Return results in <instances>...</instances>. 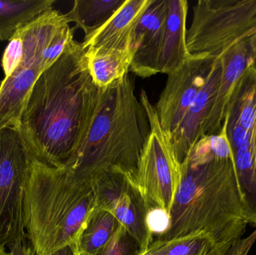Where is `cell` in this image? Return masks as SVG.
<instances>
[{
    "label": "cell",
    "instance_id": "1",
    "mask_svg": "<svg viewBox=\"0 0 256 255\" xmlns=\"http://www.w3.org/2000/svg\"><path fill=\"white\" fill-rule=\"evenodd\" d=\"M103 89L93 82L86 49L75 40L40 73L21 117L18 129L34 157L66 167L90 130Z\"/></svg>",
    "mask_w": 256,
    "mask_h": 255
},
{
    "label": "cell",
    "instance_id": "2",
    "mask_svg": "<svg viewBox=\"0 0 256 255\" xmlns=\"http://www.w3.org/2000/svg\"><path fill=\"white\" fill-rule=\"evenodd\" d=\"M180 169L182 182L168 229L154 240L168 244L206 236L230 250L252 226L233 159L218 157L204 136L191 148Z\"/></svg>",
    "mask_w": 256,
    "mask_h": 255
},
{
    "label": "cell",
    "instance_id": "3",
    "mask_svg": "<svg viewBox=\"0 0 256 255\" xmlns=\"http://www.w3.org/2000/svg\"><path fill=\"white\" fill-rule=\"evenodd\" d=\"M97 207L90 178L68 167L38 160L30 163L24 188V224L36 255H49L78 244L88 217Z\"/></svg>",
    "mask_w": 256,
    "mask_h": 255
},
{
    "label": "cell",
    "instance_id": "4",
    "mask_svg": "<svg viewBox=\"0 0 256 255\" xmlns=\"http://www.w3.org/2000/svg\"><path fill=\"white\" fill-rule=\"evenodd\" d=\"M150 131L147 112L128 72L104 88L90 130L66 167L81 178L118 172L136 185L137 168Z\"/></svg>",
    "mask_w": 256,
    "mask_h": 255
},
{
    "label": "cell",
    "instance_id": "5",
    "mask_svg": "<svg viewBox=\"0 0 256 255\" xmlns=\"http://www.w3.org/2000/svg\"><path fill=\"white\" fill-rule=\"evenodd\" d=\"M256 33V0H200L186 32L190 54L220 58Z\"/></svg>",
    "mask_w": 256,
    "mask_h": 255
},
{
    "label": "cell",
    "instance_id": "6",
    "mask_svg": "<svg viewBox=\"0 0 256 255\" xmlns=\"http://www.w3.org/2000/svg\"><path fill=\"white\" fill-rule=\"evenodd\" d=\"M140 101L147 112L150 131L138 162L136 184L149 209H162L170 215L182 182L180 163L171 136L161 127L144 90H142Z\"/></svg>",
    "mask_w": 256,
    "mask_h": 255
},
{
    "label": "cell",
    "instance_id": "7",
    "mask_svg": "<svg viewBox=\"0 0 256 255\" xmlns=\"http://www.w3.org/2000/svg\"><path fill=\"white\" fill-rule=\"evenodd\" d=\"M33 156L19 129L0 130V250L27 239L24 188Z\"/></svg>",
    "mask_w": 256,
    "mask_h": 255
},
{
    "label": "cell",
    "instance_id": "8",
    "mask_svg": "<svg viewBox=\"0 0 256 255\" xmlns=\"http://www.w3.org/2000/svg\"><path fill=\"white\" fill-rule=\"evenodd\" d=\"M90 178L97 207L111 213L136 241L141 254L146 253L154 235L148 226L150 209L138 187L118 172H99Z\"/></svg>",
    "mask_w": 256,
    "mask_h": 255
},
{
    "label": "cell",
    "instance_id": "9",
    "mask_svg": "<svg viewBox=\"0 0 256 255\" xmlns=\"http://www.w3.org/2000/svg\"><path fill=\"white\" fill-rule=\"evenodd\" d=\"M222 127L236 171H250L256 178V63L248 67L234 85Z\"/></svg>",
    "mask_w": 256,
    "mask_h": 255
},
{
    "label": "cell",
    "instance_id": "10",
    "mask_svg": "<svg viewBox=\"0 0 256 255\" xmlns=\"http://www.w3.org/2000/svg\"><path fill=\"white\" fill-rule=\"evenodd\" d=\"M216 58L204 54H191L178 70L168 75L154 107L161 127L170 136L192 106Z\"/></svg>",
    "mask_w": 256,
    "mask_h": 255
},
{
    "label": "cell",
    "instance_id": "11",
    "mask_svg": "<svg viewBox=\"0 0 256 255\" xmlns=\"http://www.w3.org/2000/svg\"><path fill=\"white\" fill-rule=\"evenodd\" d=\"M22 58L20 68L40 72L54 64L75 41L64 14L52 8L18 30Z\"/></svg>",
    "mask_w": 256,
    "mask_h": 255
},
{
    "label": "cell",
    "instance_id": "12",
    "mask_svg": "<svg viewBox=\"0 0 256 255\" xmlns=\"http://www.w3.org/2000/svg\"><path fill=\"white\" fill-rule=\"evenodd\" d=\"M222 71V59L218 58L192 106L177 130L171 135L173 148L180 164L194 145L206 136L208 124L214 106Z\"/></svg>",
    "mask_w": 256,
    "mask_h": 255
},
{
    "label": "cell",
    "instance_id": "13",
    "mask_svg": "<svg viewBox=\"0 0 256 255\" xmlns=\"http://www.w3.org/2000/svg\"><path fill=\"white\" fill-rule=\"evenodd\" d=\"M188 13V1L168 0L166 20L152 58V76L174 73L190 56L186 46Z\"/></svg>",
    "mask_w": 256,
    "mask_h": 255
},
{
    "label": "cell",
    "instance_id": "14",
    "mask_svg": "<svg viewBox=\"0 0 256 255\" xmlns=\"http://www.w3.org/2000/svg\"><path fill=\"white\" fill-rule=\"evenodd\" d=\"M152 2V0H126L122 7L103 26L84 37L81 43L84 49H134L136 27Z\"/></svg>",
    "mask_w": 256,
    "mask_h": 255
},
{
    "label": "cell",
    "instance_id": "15",
    "mask_svg": "<svg viewBox=\"0 0 256 255\" xmlns=\"http://www.w3.org/2000/svg\"><path fill=\"white\" fill-rule=\"evenodd\" d=\"M220 58L222 63V76L213 111L208 124L206 136L220 133L228 100L234 85L248 67L256 63L251 55L249 40L234 45Z\"/></svg>",
    "mask_w": 256,
    "mask_h": 255
},
{
    "label": "cell",
    "instance_id": "16",
    "mask_svg": "<svg viewBox=\"0 0 256 255\" xmlns=\"http://www.w3.org/2000/svg\"><path fill=\"white\" fill-rule=\"evenodd\" d=\"M42 72L20 68L0 84V130L18 128L32 90Z\"/></svg>",
    "mask_w": 256,
    "mask_h": 255
},
{
    "label": "cell",
    "instance_id": "17",
    "mask_svg": "<svg viewBox=\"0 0 256 255\" xmlns=\"http://www.w3.org/2000/svg\"><path fill=\"white\" fill-rule=\"evenodd\" d=\"M135 50L86 49V58L93 82L104 88L129 72Z\"/></svg>",
    "mask_w": 256,
    "mask_h": 255
},
{
    "label": "cell",
    "instance_id": "18",
    "mask_svg": "<svg viewBox=\"0 0 256 255\" xmlns=\"http://www.w3.org/2000/svg\"><path fill=\"white\" fill-rule=\"evenodd\" d=\"M55 0H0V40L15 33L52 8Z\"/></svg>",
    "mask_w": 256,
    "mask_h": 255
},
{
    "label": "cell",
    "instance_id": "19",
    "mask_svg": "<svg viewBox=\"0 0 256 255\" xmlns=\"http://www.w3.org/2000/svg\"><path fill=\"white\" fill-rule=\"evenodd\" d=\"M126 0H75L70 11L64 14L68 22H74L84 31L85 37L103 26L126 3Z\"/></svg>",
    "mask_w": 256,
    "mask_h": 255
},
{
    "label": "cell",
    "instance_id": "20",
    "mask_svg": "<svg viewBox=\"0 0 256 255\" xmlns=\"http://www.w3.org/2000/svg\"><path fill=\"white\" fill-rule=\"evenodd\" d=\"M121 223L106 210L96 207L88 217L78 240L81 255H92L109 244Z\"/></svg>",
    "mask_w": 256,
    "mask_h": 255
},
{
    "label": "cell",
    "instance_id": "21",
    "mask_svg": "<svg viewBox=\"0 0 256 255\" xmlns=\"http://www.w3.org/2000/svg\"><path fill=\"white\" fill-rule=\"evenodd\" d=\"M170 244L164 255H226L230 250L221 248L210 238L197 236Z\"/></svg>",
    "mask_w": 256,
    "mask_h": 255
},
{
    "label": "cell",
    "instance_id": "22",
    "mask_svg": "<svg viewBox=\"0 0 256 255\" xmlns=\"http://www.w3.org/2000/svg\"><path fill=\"white\" fill-rule=\"evenodd\" d=\"M141 254L136 241L121 226L109 244L92 255H138Z\"/></svg>",
    "mask_w": 256,
    "mask_h": 255
},
{
    "label": "cell",
    "instance_id": "23",
    "mask_svg": "<svg viewBox=\"0 0 256 255\" xmlns=\"http://www.w3.org/2000/svg\"><path fill=\"white\" fill-rule=\"evenodd\" d=\"M22 53L20 40L14 35L8 40L7 46L3 52L2 58V67L4 73V77L13 74L16 70L20 68Z\"/></svg>",
    "mask_w": 256,
    "mask_h": 255
},
{
    "label": "cell",
    "instance_id": "24",
    "mask_svg": "<svg viewBox=\"0 0 256 255\" xmlns=\"http://www.w3.org/2000/svg\"><path fill=\"white\" fill-rule=\"evenodd\" d=\"M148 226L154 237H158L166 232L170 225V215L162 209H150L148 215Z\"/></svg>",
    "mask_w": 256,
    "mask_h": 255
},
{
    "label": "cell",
    "instance_id": "25",
    "mask_svg": "<svg viewBox=\"0 0 256 255\" xmlns=\"http://www.w3.org/2000/svg\"><path fill=\"white\" fill-rule=\"evenodd\" d=\"M9 249V255H36L31 244L27 243L26 239L18 241L12 244Z\"/></svg>",
    "mask_w": 256,
    "mask_h": 255
},
{
    "label": "cell",
    "instance_id": "26",
    "mask_svg": "<svg viewBox=\"0 0 256 255\" xmlns=\"http://www.w3.org/2000/svg\"><path fill=\"white\" fill-rule=\"evenodd\" d=\"M170 247V244H164L161 241L154 240L152 245L146 253L138 255H164Z\"/></svg>",
    "mask_w": 256,
    "mask_h": 255
},
{
    "label": "cell",
    "instance_id": "27",
    "mask_svg": "<svg viewBox=\"0 0 256 255\" xmlns=\"http://www.w3.org/2000/svg\"><path fill=\"white\" fill-rule=\"evenodd\" d=\"M49 255H81L78 244L66 246Z\"/></svg>",
    "mask_w": 256,
    "mask_h": 255
},
{
    "label": "cell",
    "instance_id": "28",
    "mask_svg": "<svg viewBox=\"0 0 256 255\" xmlns=\"http://www.w3.org/2000/svg\"><path fill=\"white\" fill-rule=\"evenodd\" d=\"M250 49L251 55L256 64V33L250 37L249 40Z\"/></svg>",
    "mask_w": 256,
    "mask_h": 255
},
{
    "label": "cell",
    "instance_id": "29",
    "mask_svg": "<svg viewBox=\"0 0 256 255\" xmlns=\"http://www.w3.org/2000/svg\"><path fill=\"white\" fill-rule=\"evenodd\" d=\"M0 255H9V254L6 251V250H0Z\"/></svg>",
    "mask_w": 256,
    "mask_h": 255
},
{
    "label": "cell",
    "instance_id": "30",
    "mask_svg": "<svg viewBox=\"0 0 256 255\" xmlns=\"http://www.w3.org/2000/svg\"><path fill=\"white\" fill-rule=\"evenodd\" d=\"M251 235H252V238H256V231H255V232H254Z\"/></svg>",
    "mask_w": 256,
    "mask_h": 255
}]
</instances>
